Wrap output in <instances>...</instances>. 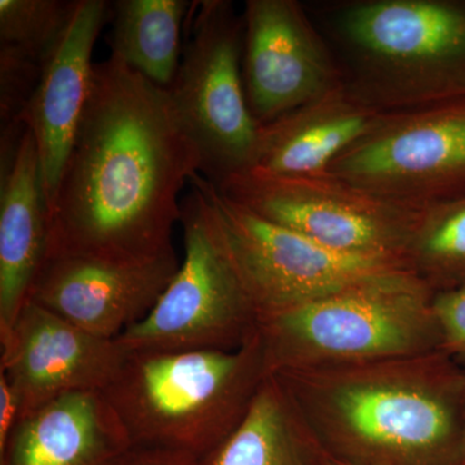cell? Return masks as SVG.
Here are the masks:
<instances>
[{"label": "cell", "instance_id": "cell-1", "mask_svg": "<svg viewBox=\"0 0 465 465\" xmlns=\"http://www.w3.org/2000/svg\"><path fill=\"white\" fill-rule=\"evenodd\" d=\"M201 173L170 94L110 56L47 210L48 256L143 264L173 250L180 193Z\"/></svg>", "mask_w": 465, "mask_h": 465}, {"label": "cell", "instance_id": "cell-2", "mask_svg": "<svg viewBox=\"0 0 465 465\" xmlns=\"http://www.w3.org/2000/svg\"><path fill=\"white\" fill-rule=\"evenodd\" d=\"M271 374L336 460L348 465L460 461L465 367L443 351Z\"/></svg>", "mask_w": 465, "mask_h": 465}, {"label": "cell", "instance_id": "cell-3", "mask_svg": "<svg viewBox=\"0 0 465 465\" xmlns=\"http://www.w3.org/2000/svg\"><path fill=\"white\" fill-rule=\"evenodd\" d=\"M349 94L381 114L465 99V0L305 5Z\"/></svg>", "mask_w": 465, "mask_h": 465}, {"label": "cell", "instance_id": "cell-4", "mask_svg": "<svg viewBox=\"0 0 465 465\" xmlns=\"http://www.w3.org/2000/svg\"><path fill=\"white\" fill-rule=\"evenodd\" d=\"M269 375L259 332L235 351H128L103 391L131 448L206 457Z\"/></svg>", "mask_w": 465, "mask_h": 465}, {"label": "cell", "instance_id": "cell-5", "mask_svg": "<svg viewBox=\"0 0 465 465\" xmlns=\"http://www.w3.org/2000/svg\"><path fill=\"white\" fill-rule=\"evenodd\" d=\"M434 295L401 271L259 317L269 374L443 351Z\"/></svg>", "mask_w": 465, "mask_h": 465}, {"label": "cell", "instance_id": "cell-6", "mask_svg": "<svg viewBox=\"0 0 465 465\" xmlns=\"http://www.w3.org/2000/svg\"><path fill=\"white\" fill-rule=\"evenodd\" d=\"M171 100L213 185L253 170L262 125L251 113L242 74L243 17L228 0L194 5Z\"/></svg>", "mask_w": 465, "mask_h": 465}, {"label": "cell", "instance_id": "cell-7", "mask_svg": "<svg viewBox=\"0 0 465 465\" xmlns=\"http://www.w3.org/2000/svg\"><path fill=\"white\" fill-rule=\"evenodd\" d=\"M182 201L185 255L152 312L116 338L127 351H235L258 332V313L220 241L198 186Z\"/></svg>", "mask_w": 465, "mask_h": 465}, {"label": "cell", "instance_id": "cell-8", "mask_svg": "<svg viewBox=\"0 0 465 465\" xmlns=\"http://www.w3.org/2000/svg\"><path fill=\"white\" fill-rule=\"evenodd\" d=\"M191 183L206 195L217 234L258 318L407 271L401 260L336 252L262 219L226 197L201 173Z\"/></svg>", "mask_w": 465, "mask_h": 465}, {"label": "cell", "instance_id": "cell-9", "mask_svg": "<svg viewBox=\"0 0 465 465\" xmlns=\"http://www.w3.org/2000/svg\"><path fill=\"white\" fill-rule=\"evenodd\" d=\"M216 188L262 219L362 258L403 262L421 213L330 173L289 177L250 171Z\"/></svg>", "mask_w": 465, "mask_h": 465}, {"label": "cell", "instance_id": "cell-10", "mask_svg": "<svg viewBox=\"0 0 465 465\" xmlns=\"http://www.w3.org/2000/svg\"><path fill=\"white\" fill-rule=\"evenodd\" d=\"M327 173L415 210L465 195V99L384 114Z\"/></svg>", "mask_w": 465, "mask_h": 465}, {"label": "cell", "instance_id": "cell-11", "mask_svg": "<svg viewBox=\"0 0 465 465\" xmlns=\"http://www.w3.org/2000/svg\"><path fill=\"white\" fill-rule=\"evenodd\" d=\"M242 74L264 127L344 88L335 54L298 0H247Z\"/></svg>", "mask_w": 465, "mask_h": 465}, {"label": "cell", "instance_id": "cell-12", "mask_svg": "<svg viewBox=\"0 0 465 465\" xmlns=\"http://www.w3.org/2000/svg\"><path fill=\"white\" fill-rule=\"evenodd\" d=\"M0 348V371L16 391L21 419L65 394L105 391L128 354L116 339L85 332L33 302Z\"/></svg>", "mask_w": 465, "mask_h": 465}, {"label": "cell", "instance_id": "cell-13", "mask_svg": "<svg viewBox=\"0 0 465 465\" xmlns=\"http://www.w3.org/2000/svg\"><path fill=\"white\" fill-rule=\"evenodd\" d=\"M179 266L174 250L143 264L48 256L27 302L92 335L116 339L148 316Z\"/></svg>", "mask_w": 465, "mask_h": 465}, {"label": "cell", "instance_id": "cell-14", "mask_svg": "<svg viewBox=\"0 0 465 465\" xmlns=\"http://www.w3.org/2000/svg\"><path fill=\"white\" fill-rule=\"evenodd\" d=\"M109 7L105 0H74L69 20L43 61L38 84L17 121L18 127L33 134L47 210L90 99L92 54Z\"/></svg>", "mask_w": 465, "mask_h": 465}, {"label": "cell", "instance_id": "cell-15", "mask_svg": "<svg viewBox=\"0 0 465 465\" xmlns=\"http://www.w3.org/2000/svg\"><path fill=\"white\" fill-rule=\"evenodd\" d=\"M131 442L103 391H75L18 421L0 465H115Z\"/></svg>", "mask_w": 465, "mask_h": 465}, {"label": "cell", "instance_id": "cell-16", "mask_svg": "<svg viewBox=\"0 0 465 465\" xmlns=\"http://www.w3.org/2000/svg\"><path fill=\"white\" fill-rule=\"evenodd\" d=\"M0 189V338L29 299L47 247V206L33 134L25 127L7 157Z\"/></svg>", "mask_w": 465, "mask_h": 465}, {"label": "cell", "instance_id": "cell-17", "mask_svg": "<svg viewBox=\"0 0 465 465\" xmlns=\"http://www.w3.org/2000/svg\"><path fill=\"white\" fill-rule=\"evenodd\" d=\"M381 115L342 88L264 125L251 171L289 177L327 173Z\"/></svg>", "mask_w": 465, "mask_h": 465}, {"label": "cell", "instance_id": "cell-18", "mask_svg": "<svg viewBox=\"0 0 465 465\" xmlns=\"http://www.w3.org/2000/svg\"><path fill=\"white\" fill-rule=\"evenodd\" d=\"M289 393L269 374L240 424L197 465H330Z\"/></svg>", "mask_w": 465, "mask_h": 465}, {"label": "cell", "instance_id": "cell-19", "mask_svg": "<svg viewBox=\"0 0 465 465\" xmlns=\"http://www.w3.org/2000/svg\"><path fill=\"white\" fill-rule=\"evenodd\" d=\"M193 5V3H192ZM186 0L113 3L112 54L158 87L173 85L183 57Z\"/></svg>", "mask_w": 465, "mask_h": 465}, {"label": "cell", "instance_id": "cell-20", "mask_svg": "<svg viewBox=\"0 0 465 465\" xmlns=\"http://www.w3.org/2000/svg\"><path fill=\"white\" fill-rule=\"evenodd\" d=\"M403 262L434 293L465 289V195L421 210Z\"/></svg>", "mask_w": 465, "mask_h": 465}, {"label": "cell", "instance_id": "cell-21", "mask_svg": "<svg viewBox=\"0 0 465 465\" xmlns=\"http://www.w3.org/2000/svg\"><path fill=\"white\" fill-rule=\"evenodd\" d=\"M74 2L0 0V42L43 64L63 33Z\"/></svg>", "mask_w": 465, "mask_h": 465}, {"label": "cell", "instance_id": "cell-22", "mask_svg": "<svg viewBox=\"0 0 465 465\" xmlns=\"http://www.w3.org/2000/svg\"><path fill=\"white\" fill-rule=\"evenodd\" d=\"M434 311L442 332V349L465 366V289L434 295Z\"/></svg>", "mask_w": 465, "mask_h": 465}, {"label": "cell", "instance_id": "cell-23", "mask_svg": "<svg viewBox=\"0 0 465 465\" xmlns=\"http://www.w3.org/2000/svg\"><path fill=\"white\" fill-rule=\"evenodd\" d=\"M21 419L20 400L7 376L0 371V448Z\"/></svg>", "mask_w": 465, "mask_h": 465}, {"label": "cell", "instance_id": "cell-24", "mask_svg": "<svg viewBox=\"0 0 465 465\" xmlns=\"http://www.w3.org/2000/svg\"><path fill=\"white\" fill-rule=\"evenodd\" d=\"M115 465H197V459L162 450L131 448Z\"/></svg>", "mask_w": 465, "mask_h": 465}, {"label": "cell", "instance_id": "cell-25", "mask_svg": "<svg viewBox=\"0 0 465 465\" xmlns=\"http://www.w3.org/2000/svg\"><path fill=\"white\" fill-rule=\"evenodd\" d=\"M459 465H465V423H464L463 443H461L460 461H459Z\"/></svg>", "mask_w": 465, "mask_h": 465}, {"label": "cell", "instance_id": "cell-26", "mask_svg": "<svg viewBox=\"0 0 465 465\" xmlns=\"http://www.w3.org/2000/svg\"><path fill=\"white\" fill-rule=\"evenodd\" d=\"M330 465H348L345 463H342V461L336 460V459L331 458V463Z\"/></svg>", "mask_w": 465, "mask_h": 465}]
</instances>
